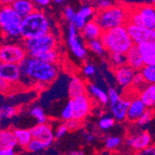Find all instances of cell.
<instances>
[{
    "label": "cell",
    "mask_w": 155,
    "mask_h": 155,
    "mask_svg": "<svg viewBox=\"0 0 155 155\" xmlns=\"http://www.w3.org/2000/svg\"><path fill=\"white\" fill-rule=\"evenodd\" d=\"M21 83L27 86H36L38 84L48 86L57 79L59 68L57 64L48 63L28 56L20 64Z\"/></svg>",
    "instance_id": "6da1fadb"
},
{
    "label": "cell",
    "mask_w": 155,
    "mask_h": 155,
    "mask_svg": "<svg viewBox=\"0 0 155 155\" xmlns=\"http://www.w3.org/2000/svg\"><path fill=\"white\" fill-rule=\"evenodd\" d=\"M101 40L110 53H123L127 51L135 45L131 39L126 26H120L104 31L101 35Z\"/></svg>",
    "instance_id": "7a4b0ae2"
},
{
    "label": "cell",
    "mask_w": 155,
    "mask_h": 155,
    "mask_svg": "<svg viewBox=\"0 0 155 155\" xmlns=\"http://www.w3.org/2000/svg\"><path fill=\"white\" fill-rule=\"evenodd\" d=\"M130 9L123 5H114L104 10H97L94 21L101 26L102 31L116 27L125 26L128 23Z\"/></svg>",
    "instance_id": "3957f363"
},
{
    "label": "cell",
    "mask_w": 155,
    "mask_h": 155,
    "mask_svg": "<svg viewBox=\"0 0 155 155\" xmlns=\"http://www.w3.org/2000/svg\"><path fill=\"white\" fill-rule=\"evenodd\" d=\"M50 22L44 11L35 9L30 15L22 19L21 38L29 39L50 33Z\"/></svg>",
    "instance_id": "277c9868"
},
{
    "label": "cell",
    "mask_w": 155,
    "mask_h": 155,
    "mask_svg": "<svg viewBox=\"0 0 155 155\" xmlns=\"http://www.w3.org/2000/svg\"><path fill=\"white\" fill-rule=\"evenodd\" d=\"M22 18L11 6L0 5V32L4 37L9 40L21 38Z\"/></svg>",
    "instance_id": "5b68a950"
},
{
    "label": "cell",
    "mask_w": 155,
    "mask_h": 155,
    "mask_svg": "<svg viewBox=\"0 0 155 155\" xmlns=\"http://www.w3.org/2000/svg\"><path fill=\"white\" fill-rule=\"evenodd\" d=\"M57 44V38L51 33L29 39H24L23 41V46L29 57H34L36 54L48 50L56 49Z\"/></svg>",
    "instance_id": "8992f818"
},
{
    "label": "cell",
    "mask_w": 155,
    "mask_h": 155,
    "mask_svg": "<svg viewBox=\"0 0 155 155\" xmlns=\"http://www.w3.org/2000/svg\"><path fill=\"white\" fill-rule=\"evenodd\" d=\"M128 23L155 31V8L151 6H141L130 9Z\"/></svg>",
    "instance_id": "52a82bcc"
},
{
    "label": "cell",
    "mask_w": 155,
    "mask_h": 155,
    "mask_svg": "<svg viewBox=\"0 0 155 155\" xmlns=\"http://www.w3.org/2000/svg\"><path fill=\"white\" fill-rule=\"evenodd\" d=\"M28 57L24 46L18 43L0 45V62L20 64Z\"/></svg>",
    "instance_id": "ba28073f"
},
{
    "label": "cell",
    "mask_w": 155,
    "mask_h": 155,
    "mask_svg": "<svg viewBox=\"0 0 155 155\" xmlns=\"http://www.w3.org/2000/svg\"><path fill=\"white\" fill-rule=\"evenodd\" d=\"M67 44L71 52L79 60H84L87 55V47L84 45V40L79 35V30L70 23L68 27Z\"/></svg>",
    "instance_id": "9c48e42d"
},
{
    "label": "cell",
    "mask_w": 155,
    "mask_h": 155,
    "mask_svg": "<svg viewBox=\"0 0 155 155\" xmlns=\"http://www.w3.org/2000/svg\"><path fill=\"white\" fill-rule=\"evenodd\" d=\"M125 26L135 45L148 43V42L155 43V31L131 23H127Z\"/></svg>",
    "instance_id": "30bf717a"
},
{
    "label": "cell",
    "mask_w": 155,
    "mask_h": 155,
    "mask_svg": "<svg viewBox=\"0 0 155 155\" xmlns=\"http://www.w3.org/2000/svg\"><path fill=\"white\" fill-rule=\"evenodd\" d=\"M71 101L74 109V119H76L78 121L84 120L89 114L92 109L90 97L87 94L74 97Z\"/></svg>",
    "instance_id": "8fae6325"
},
{
    "label": "cell",
    "mask_w": 155,
    "mask_h": 155,
    "mask_svg": "<svg viewBox=\"0 0 155 155\" xmlns=\"http://www.w3.org/2000/svg\"><path fill=\"white\" fill-rule=\"evenodd\" d=\"M97 10L93 6L89 3H86L81 6V8L76 11L75 17L74 20L73 24L77 28L79 31H81L84 26L86 25L88 21L94 20Z\"/></svg>",
    "instance_id": "7c38bea8"
},
{
    "label": "cell",
    "mask_w": 155,
    "mask_h": 155,
    "mask_svg": "<svg viewBox=\"0 0 155 155\" xmlns=\"http://www.w3.org/2000/svg\"><path fill=\"white\" fill-rule=\"evenodd\" d=\"M0 76L9 84L21 82V74L19 64L0 62Z\"/></svg>",
    "instance_id": "4fadbf2b"
},
{
    "label": "cell",
    "mask_w": 155,
    "mask_h": 155,
    "mask_svg": "<svg viewBox=\"0 0 155 155\" xmlns=\"http://www.w3.org/2000/svg\"><path fill=\"white\" fill-rule=\"evenodd\" d=\"M135 74H136V71L127 64L119 67L117 69H114L115 79L119 86L124 88L132 86Z\"/></svg>",
    "instance_id": "5bb4252c"
},
{
    "label": "cell",
    "mask_w": 155,
    "mask_h": 155,
    "mask_svg": "<svg viewBox=\"0 0 155 155\" xmlns=\"http://www.w3.org/2000/svg\"><path fill=\"white\" fill-rule=\"evenodd\" d=\"M31 133L33 138L39 139L41 141H44L46 143L52 144L53 140L55 138V134L51 125L48 124H41L35 125L31 129Z\"/></svg>",
    "instance_id": "9a60e30c"
},
{
    "label": "cell",
    "mask_w": 155,
    "mask_h": 155,
    "mask_svg": "<svg viewBox=\"0 0 155 155\" xmlns=\"http://www.w3.org/2000/svg\"><path fill=\"white\" fill-rule=\"evenodd\" d=\"M151 141V137L148 132H142L138 135L132 136L126 139L127 146L133 148L137 150H144L150 147Z\"/></svg>",
    "instance_id": "2e32d148"
},
{
    "label": "cell",
    "mask_w": 155,
    "mask_h": 155,
    "mask_svg": "<svg viewBox=\"0 0 155 155\" xmlns=\"http://www.w3.org/2000/svg\"><path fill=\"white\" fill-rule=\"evenodd\" d=\"M102 33L103 31L101 28V26L94 20L88 21L80 31L81 36L87 42L91 41V40H96V39H101Z\"/></svg>",
    "instance_id": "e0dca14e"
},
{
    "label": "cell",
    "mask_w": 155,
    "mask_h": 155,
    "mask_svg": "<svg viewBox=\"0 0 155 155\" xmlns=\"http://www.w3.org/2000/svg\"><path fill=\"white\" fill-rule=\"evenodd\" d=\"M68 93L71 100L79 96L87 94V86L84 81L79 76H74L71 78L68 86Z\"/></svg>",
    "instance_id": "ac0fdd59"
},
{
    "label": "cell",
    "mask_w": 155,
    "mask_h": 155,
    "mask_svg": "<svg viewBox=\"0 0 155 155\" xmlns=\"http://www.w3.org/2000/svg\"><path fill=\"white\" fill-rule=\"evenodd\" d=\"M148 108L143 103V101L140 100V97L134 98L131 101L128 110H127V115H126V119L129 122H137L138 119L142 116V114L145 112V110Z\"/></svg>",
    "instance_id": "d6986e66"
},
{
    "label": "cell",
    "mask_w": 155,
    "mask_h": 155,
    "mask_svg": "<svg viewBox=\"0 0 155 155\" xmlns=\"http://www.w3.org/2000/svg\"><path fill=\"white\" fill-rule=\"evenodd\" d=\"M130 102H131L130 100L120 98L118 101L110 104L111 114L116 121H124L126 119V115H127V110H128Z\"/></svg>",
    "instance_id": "ffe728a7"
},
{
    "label": "cell",
    "mask_w": 155,
    "mask_h": 155,
    "mask_svg": "<svg viewBox=\"0 0 155 155\" xmlns=\"http://www.w3.org/2000/svg\"><path fill=\"white\" fill-rule=\"evenodd\" d=\"M126 56V64L130 66L136 72L141 71L142 68L145 66L144 61L141 58L137 46L134 45L125 54Z\"/></svg>",
    "instance_id": "44dd1931"
},
{
    "label": "cell",
    "mask_w": 155,
    "mask_h": 155,
    "mask_svg": "<svg viewBox=\"0 0 155 155\" xmlns=\"http://www.w3.org/2000/svg\"><path fill=\"white\" fill-rule=\"evenodd\" d=\"M145 65L155 63V43L148 42L137 45Z\"/></svg>",
    "instance_id": "7402d4cb"
},
{
    "label": "cell",
    "mask_w": 155,
    "mask_h": 155,
    "mask_svg": "<svg viewBox=\"0 0 155 155\" xmlns=\"http://www.w3.org/2000/svg\"><path fill=\"white\" fill-rule=\"evenodd\" d=\"M11 7L22 19L35 10V4L33 0H15Z\"/></svg>",
    "instance_id": "603a6c76"
},
{
    "label": "cell",
    "mask_w": 155,
    "mask_h": 155,
    "mask_svg": "<svg viewBox=\"0 0 155 155\" xmlns=\"http://www.w3.org/2000/svg\"><path fill=\"white\" fill-rule=\"evenodd\" d=\"M140 100L143 101L147 108L151 109L155 106V84H147L145 87L140 91Z\"/></svg>",
    "instance_id": "cb8c5ba5"
},
{
    "label": "cell",
    "mask_w": 155,
    "mask_h": 155,
    "mask_svg": "<svg viewBox=\"0 0 155 155\" xmlns=\"http://www.w3.org/2000/svg\"><path fill=\"white\" fill-rule=\"evenodd\" d=\"M18 145L17 140L11 130L0 131V149H14Z\"/></svg>",
    "instance_id": "d4e9b609"
},
{
    "label": "cell",
    "mask_w": 155,
    "mask_h": 155,
    "mask_svg": "<svg viewBox=\"0 0 155 155\" xmlns=\"http://www.w3.org/2000/svg\"><path fill=\"white\" fill-rule=\"evenodd\" d=\"M87 92L96 100H97L101 104L107 105L109 103L108 92H105L102 88L97 87L95 84H89L87 86Z\"/></svg>",
    "instance_id": "484cf974"
},
{
    "label": "cell",
    "mask_w": 155,
    "mask_h": 155,
    "mask_svg": "<svg viewBox=\"0 0 155 155\" xmlns=\"http://www.w3.org/2000/svg\"><path fill=\"white\" fill-rule=\"evenodd\" d=\"M13 133L15 135L18 145H20L21 147H23V148H27V146L29 145V143L33 139V136H32L30 129L17 128V129L13 130Z\"/></svg>",
    "instance_id": "4316f807"
},
{
    "label": "cell",
    "mask_w": 155,
    "mask_h": 155,
    "mask_svg": "<svg viewBox=\"0 0 155 155\" xmlns=\"http://www.w3.org/2000/svg\"><path fill=\"white\" fill-rule=\"evenodd\" d=\"M32 58L38 59L40 61H43L48 62V63L56 64L59 61L60 54H59L57 48H56V49H51V50H48V51H45V52L36 54L35 56H34V57H32Z\"/></svg>",
    "instance_id": "83f0119b"
},
{
    "label": "cell",
    "mask_w": 155,
    "mask_h": 155,
    "mask_svg": "<svg viewBox=\"0 0 155 155\" xmlns=\"http://www.w3.org/2000/svg\"><path fill=\"white\" fill-rule=\"evenodd\" d=\"M87 47L91 52L98 56H104L107 52L102 41L101 39H96V40H91V41L87 42Z\"/></svg>",
    "instance_id": "f1b7e54d"
},
{
    "label": "cell",
    "mask_w": 155,
    "mask_h": 155,
    "mask_svg": "<svg viewBox=\"0 0 155 155\" xmlns=\"http://www.w3.org/2000/svg\"><path fill=\"white\" fill-rule=\"evenodd\" d=\"M109 61L114 69L126 65V56L123 53H110Z\"/></svg>",
    "instance_id": "f546056e"
},
{
    "label": "cell",
    "mask_w": 155,
    "mask_h": 155,
    "mask_svg": "<svg viewBox=\"0 0 155 155\" xmlns=\"http://www.w3.org/2000/svg\"><path fill=\"white\" fill-rule=\"evenodd\" d=\"M140 74L144 77L147 84H155V63L150 65H145Z\"/></svg>",
    "instance_id": "4dcf8cb0"
},
{
    "label": "cell",
    "mask_w": 155,
    "mask_h": 155,
    "mask_svg": "<svg viewBox=\"0 0 155 155\" xmlns=\"http://www.w3.org/2000/svg\"><path fill=\"white\" fill-rule=\"evenodd\" d=\"M30 115L34 117L39 124H47V121H48L47 115L45 114L44 110L39 106H34L33 108L30 109Z\"/></svg>",
    "instance_id": "1f68e13d"
},
{
    "label": "cell",
    "mask_w": 155,
    "mask_h": 155,
    "mask_svg": "<svg viewBox=\"0 0 155 155\" xmlns=\"http://www.w3.org/2000/svg\"><path fill=\"white\" fill-rule=\"evenodd\" d=\"M17 114V109L11 105L0 106V121L11 119Z\"/></svg>",
    "instance_id": "d6a6232c"
},
{
    "label": "cell",
    "mask_w": 155,
    "mask_h": 155,
    "mask_svg": "<svg viewBox=\"0 0 155 155\" xmlns=\"http://www.w3.org/2000/svg\"><path fill=\"white\" fill-rule=\"evenodd\" d=\"M50 145L51 144L46 143L44 141H41V140H39V139L33 138L32 141L29 143V145L27 146V150L29 151H32V152H38V151L44 150L49 148Z\"/></svg>",
    "instance_id": "836d02e7"
},
{
    "label": "cell",
    "mask_w": 155,
    "mask_h": 155,
    "mask_svg": "<svg viewBox=\"0 0 155 155\" xmlns=\"http://www.w3.org/2000/svg\"><path fill=\"white\" fill-rule=\"evenodd\" d=\"M61 119L65 122L74 119V109H73V104H72L71 100L67 102V104L61 110Z\"/></svg>",
    "instance_id": "e575fe53"
},
{
    "label": "cell",
    "mask_w": 155,
    "mask_h": 155,
    "mask_svg": "<svg viewBox=\"0 0 155 155\" xmlns=\"http://www.w3.org/2000/svg\"><path fill=\"white\" fill-rule=\"evenodd\" d=\"M122 143V139L116 136H110L105 139V147L108 150H114Z\"/></svg>",
    "instance_id": "d590c367"
},
{
    "label": "cell",
    "mask_w": 155,
    "mask_h": 155,
    "mask_svg": "<svg viewBox=\"0 0 155 155\" xmlns=\"http://www.w3.org/2000/svg\"><path fill=\"white\" fill-rule=\"evenodd\" d=\"M114 123H115V119L114 117L105 116L98 121V127L101 130H109L114 125Z\"/></svg>",
    "instance_id": "8d00e7d4"
},
{
    "label": "cell",
    "mask_w": 155,
    "mask_h": 155,
    "mask_svg": "<svg viewBox=\"0 0 155 155\" xmlns=\"http://www.w3.org/2000/svg\"><path fill=\"white\" fill-rule=\"evenodd\" d=\"M153 116H154V111H153V110L148 108L145 110L144 114H142V116L138 119V121L137 122V124L138 125H145V124H147L148 123H150L152 120Z\"/></svg>",
    "instance_id": "74e56055"
},
{
    "label": "cell",
    "mask_w": 155,
    "mask_h": 155,
    "mask_svg": "<svg viewBox=\"0 0 155 155\" xmlns=\"http://www.w3.org/2000/svg\"><path fill=\"white\" fill-rule=\"evenodd\" d=\"M147 84L144 77L142 76V74L139 73H136L135 74V77H134V80H133V84H132V86L135 87V88H137V89H140V90H142L145 86Z\"/></svg>",
    "instance_id": "f35d334b"
},
{
    "label": "cell",
    "mask_w": 155,
    "mask_h": 155,
    "mask_svg": "<svg viewBox=\"0 0 155 155\" xmlns=\"http://www.w3.org/2000/svg\"><path fill=\"white\" fill-rule=\"evenodd\" d=\"M114 5H115L114 0H98L96 4V8L97 10H104L110 8Z\"/></svg>",
    "instance_id": "ab89813d"
},
{
    "label": "cell",
    "mask_w": 155,
    "mask_h": 155,
    "mask_svg": "<svg viewBox=\"0 0 155 155\" xmlns=\"http://www.w3.org/2000/svg\"><path fill=\"white\" fill-rule=\"evenodd\" d=\"M75 14H76V11H75L72 7H66V8H64V11H63L64 18H65L70 23H73V22H74V17H75Z\"/></svg>",
    "instance_id": "60d3db41"
},
{
    "label": "cell",
    "mask_w": 155,
    "mask_h": 155,
    "mask_svg": "<svg viewBox=\"0 0 155 155\" xmlns=\"http://www.w3.org/2000/svg\"><path fill=\"white\" fill-rule=\"evenodd\" d=\"M108 96H109V103H114L116 101H118L121 97L119 92L115 89V88H110L108 91Z\"/></svg>",
    "instance_id": "b9f144b4"
},
{
    "label": "cell",
    "mask_w": 155,
    "mask_h": 155,
    "mask_svg": "<svg viewBox=\"0 0 155 155\" xmlns=\"http://www.w3.org/2000/svg\"><path fill=\"white\" fill-rule=\"evenodd\" d=\"M68 132H69V129H68V127H67V125H66L65 124H62L59 125L58 127H57V129H56V131L54 132V134H55V138L60 139V138L63 137Z\"/></svg>",
    "instance_id": "7bdbcfd3"
},
{
    "label": "cell",
    "mask_w": 155,
    "mask_h": 155,
    "mask_svg": "<svg viewBox=\"0 0 155 155\" xmlns=\"http://www.w3.org/2000/svg\"><path fill=\"white\" fill-rule=\"evenodd\" d=\"M96 74V67L91 63H87L83 67V74L87 77L93 76Z\"/></svg>",
    "instance_id": "ee69618b"
},
{
    "label": "cell",
    "mask_w": 155,
    "mask_h": 155,
    "mask_svg": "<svg viewBox=\"0 0 155 155\" xmlns=\"http://www.w3.org/2000/svg\"><path fill=\"white\" fill-rule=\"evenodd\" d=\"M80 122L76 119H72L70 121H67L65 123V124L67 125V127L69 129V131H73V130H76L80 127Z\"/></svg>",
    "instance_id": "f6af8a7d"
},
{
    "label": "cell",
    "mask_w": 155,
    "mask_h": 155,
    "mask_svg": "<svg viewBox=\"0 0 155 155\" xmlns=\"http://www.w3.org/2000/svg\"><path fill=\"white\" fill-rule=\"evenodd\" d=\"M34 3L35 4V6H39V7H48L50 2H51V0H33Z\"/></svg>",
    "instance_id": "bcb514c9"
},
{
    "label": "cell",
    "mask_w": 155,
    "mask_h": 155,
    "mask_svg": "<svg viewBox=\"0 0 155 155\" xmlns=\"http://www.w3.org/2000/svg\"><path fill=\"white\" fill-rule=\"evenodd\" d=\"M0 155H16L14 149H0Z\"/></svg>",
    "instance_id": "7dc6e473"
},
{
    "label": "cell",
    "mask_w": 155,
    "mask_h": 155,
    "mask_svg": "<svg viewBox=\"0 0 155 155\" xmlns=\"http://www.w3.org/2000/svg\"><path fill=\"white\" fill-rule=\"evenodd\" d=\"M143 153H145L147 155H155V146L147 148L146 150H143Z\"/></svg>",
    "instance_id": "c3c4849f"
},
{
    "label": "cell",
    "mask_w": 155,
    "mask_h": 155,
    "mask_svg": "<svg viewBox=\"0 0 155 155\" xmlns=\"http://www.w3.org/2000/svg\"><path fill=\"white\" fill-rule=\"evenodd\" d=\"M15 0H0V5H7V6H11L12 3Z\"/></svg>",
    "instance_id": "681fc988"
},
{
    "label": "cell",
    "mask_w": 155,
    "mask_h": 155,
    "mask_svg": "<svg viewBox=\"0 0 155 155\" xmlns=\"http://www.w3.org/2000/svg\"><path fill=\"white\" fill-rule=\"evenodd\" d=\"M94 139H95V136L93 134H91V133H88L87 135V137H86V140L87 142H92Z\"/></svg>",
    "instance_id": "f907efd6"
},
{
    "label": "cell",
    "mask_w": 155,
    "mask_h": 155,
    "mask_svg": "<svg viewBox=\"0 0 155 155\" xmlns=\"http://www.w3.org/2000/svg\"><path fill=\"white\" fill-rule=\"evenodd\" d=\"M68 155H84V153L82 150H73L70 152Z\"/></svg>",
    "instance_id": "816d5d0a"
},
{
    "label": "cell",
    "mask_w": 155,
    "mask_h": 155,
    "mask_svg": "<svg viewBox=\"0 0 155 155\" xmlns=\"http://www.w3.org/2000/svg\"><path fill=\"white\" fill-rule=\"evenodd\" d=\"M53 1H54L55 3H57V4H61L62 2L65 1V0H53Z\"/></svg>",
    "instance_id": "f5cc1de1"
},
{
    "label": "cell",
    "mask_w": 155,
    "mask_h": 155,
    "mask_svg": "<svg viewBox=\"0 0 155 155\" xmlns=\"http://www.w3.org/2000/svg\"><path fill=\"white\" fill-rule=\"evenodd\" d=\"M82 1L86 2V3H90V2H93L94 0H82Z\"/></svg>",
    "instance_id": "db71d44e"
},
{
    "label": "cell",
    "mask_w": 155,
    "mask_h": 155,
    "mask_svg": "<svg viewBox=\"0 0 155 155\" xmlns=\"http://www.w3.org/2000/svg\"><path fill=\"white\" fill-rule=\"evenodd\" d=\"M3 82V79L1 78V76H0V83H2Z\"/></svg>",
    "instance_id": "11a10c76"
},
{
    "label": "cell",
    "mask_w": 155,
    "mask_h": 155,
    "mask_svg": "<svg viewBox=\"0 0 155 155\" xmlns=\"http://www.w3.org/2000/svg\"><path fill=\"white\" fill-rule=\"evenodd\" d=\"M150 1H151V2H152V3H153L154 5H155V0H150Z\"/></svg>",
    "instance_id": "9f6ffc18"
},
{
    "label": "cell",
    "mask_w": 155,
    "mask_h": 155,
    "mask_svg": "<svg viewBox=\"0 0 155 155\" xmlns=\"http://www.w3.org/2000/svg\"><path fill=\"white\" fill-rule=\"evenodd\" d=\"M94 1H95V2H97V1H98V0H94Z\"/></svg>",
    "instance_id": "6f0895ef"
}]
</instances>
